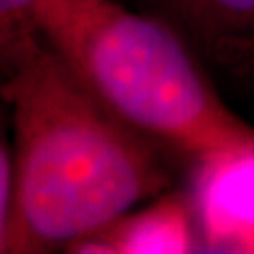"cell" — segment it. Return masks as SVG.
I'll use <instances>...</instances> for the list:
<instances>
[{
	"mask_svg": "<svg viewBox=\"0 0 254 254\" xmlns=\"http://www.w3.org/2000/svg\"><path fill=\"white\" fill-rule=\"evenodd\" d=\"M0 94L15 168L8 253L66 249L170 185L156 141L109 109L44 40L0 79Z\"/></svg>",
	"mask_w": 254,
	"mask_h": 254,
	"instance_id": "obj_1",
	"label": "cell"
},
{
	"mask_svg": "<svg viewBox=\"0 0 254 254\" xmlns=\"http://www.w3.org/2000/svg\"><path fill=\"white\" fill-rule=\"evenodd\" d=\"M38 30L130 127L198 164L254 149V127L220 98L207 66L164 19L117 0H46Z\"/></svg>",
	"mask_w": 254,
	"mask_h": 254,
	"instance_id": "obj_2",
	"label": "cell"
},
{
	"mask_svg": "<svg viewBox=\"0 0 254 254\" xmlns=\"http://www.w3.org/2000/svg\"><path fill=\"white\" fill-rule=\"evenodd\" d=\"M181 34L207 70L254 87V0H139Z\"/></svg>",
	"mask_w": 254,
	"mask_h": 254,
	"instance_id": "obj_3",
	"label": "cell"
},
{
	"mask_svg": "<svg viewBox=\"0 0 254 254\" xmlns=\"http://www.w3.org/2000/svg\"><path fill=\"white\" fill-rule=\"evenodd\" d=\"M192 205L209 245L254 253V149L201 162Z\"/></svg>",
	"mask_w": 254,
	"mask_h": 254,
	"instance_id": "obj_4",
	"label": "cell"
},
{
	"mask_svg": "<svg viewBox=\"0 0 254 254\" xmlns=\"http://www.w3.org/2000/svg\"><path fill=\"white\" fill-rule=\"evenodd\" d=\"M194 205L181 194H164L151 205L109 222L66 247V253L153 254L192 253L198 247Z\"/></svg>",
	"mask_w": 254,
	"mask_h": 254,
	"instance_id": "obj_5",
	"label": "cell"
},
{
	"mask_svg": "<svg viewBox=\"0 0 254 254\" xmlns=\"http://www.w3.org/2000/svg\"><path fill=\"white\" fill-rule=\"evenodd\" d=\"M44 4L46 0H0V79L40 46L38 11Z\"/></svg>",
	"mask_w": 254,
	"mask_h": 254,
	"instance_id": "obj_6",
	"label": "cell"
},
{
	"mask_svg": "<svg viewBox=\"0 0 254 254\" xmlns=\"http://www.w3.org/2000/svg\"><path fill=\"white\" fill-rule=\"evenodd\" d=\"M9 108L0 94V253H8V234L13 207V145L9 143Z\"/></svg>",
	"mask_w": 254,
	"mask_h": 254,
	"instance_id": "obj_7",
	"label": "cell"
}]
</instances>
